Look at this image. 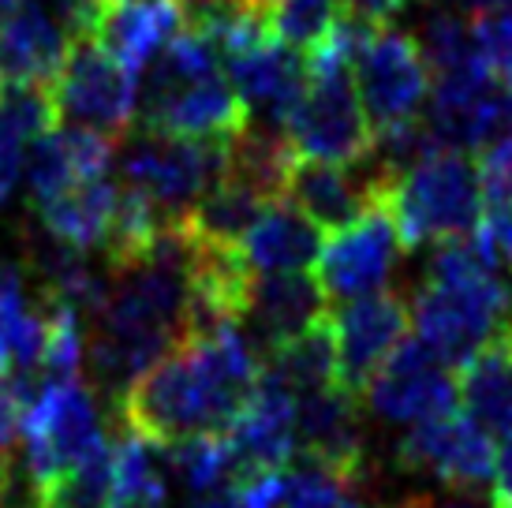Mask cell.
Masks as SVG:
<instances>
[{"instance_id":"cell-1","label":"cell","mask_w":512,"mask_h":508,"mask_svg":"<svg viewBox=\"0 0 512 508\" xmlns=\"http://www.w3.org/2000/svg\"><path fill=\"white\" fill-rule=\"evenodd\" d=\"M262 378V355L240 325L180 340L116 400L139 438L169 449L191 434H225Z\"/></svg>"},{"instance_id":"cell-2","label":"cell","mask_w":512,"mask_h":508,"mask_svg":"<svg viewBox=\"0 0 512 508\" xmlns=\"http://www.w3.org/2000/svg\"><path fill=\"white\" fill-rule=\"evenodd\" d=\"M385 206L397 221L404 251L471 236L486 210L475 161L456 150H441L427 165L389 180Z\"/></svg>"},{"instance_id":"cell-3","label":"cell","mask_w":512,"mask_h":508,"mask_svg":"<svg viewBox=\"0 0 512 508\" xmlns=\"http://www.w3.org/2000/svg\"><path fill=\"white\" fill-rule=\"evenodd\" d=\"M512 314V292L498 277L471 281H430L415 292V329L419 340L445 367L464 370L475 355L501 337Z\"/></svg>"},{"instance_id":"cell-4","label":"cell","mask_w":512,"mask_h":508,"mask_svg":"<svg viewBox=\"0 0 512 508\" xmlns=\"http://www.w3.org/2000/svg\"><path fill=\"white\" fill-rule=\"evenodd\" d=\"M225 150L221 142L176 139L139 127L124 142V187L150 198L161 213L184 217L225 176Z\"/></svg>"},{"instance_id":"cell-5","label":"cell","mask_w":512,"mask_h":508,"mask_svg":"<svg viewBox=\"0 0 512 508\" xmlns=\"http://www.w3.org/2000/svg\"><path fill=\"white\" fill-rule=\"evenodd\" d=\"M53 98L60 120H72V127L98 131L116 142L135 124L139 90L128 68H120L94 38H83L72 45L68 64L53 83Z\"/></svg>"},{"instance_id":"cell-6","label":"cell","mask_w":512,"mask_h":508,"mask_svg":"<svg viewBox=\"0 0 512 508\" xmlns=\"http://www.w3.org/2000/svg\"><path fill=\"white\" fill-rule=\"evenodd\" d=\"M23 460L42 482H53L90 460L105 445L94 396L75 385H49L34 396L23 423Z\"/></svg>"},{"instance_id":"cell-7","label":"cell","mask_w":512,"mask_h":508,"mask_svg":"<svg viewBox=\"0 0 512 508\" xmlns=\"http://www.w3.org/2000/svg\"><path fill=\"white\" fill-rule=\"evenodd\" d=\"M400 251L404 243H400L397 221L382 198L356 225L329 232L314 262V281L326 292V299H344V303L367 299L385 288L389 273L397 269Z\"/></svg>"},{"instance_id":"cell-8","label":"cell","mask_w":512,"mask_h":508,"mask_svg":"<svg viewBox=\"0 0 512 508\" xmlns=\"http://www.w3.org/2000/svg\"><path fill=\"white\" fill-rule=\"evenodd\" d=\"M363 404L385 423L415 426L423 419L453 415L460 404V385L423 340L408 337L374 370V378L363 389Z\"/></svg>"},{"instance_id":"cell-9","label":"cell","mask_w":512,"mask_h":508,"mask_svg":"<svg viewBox=\"0 0 512 508\" xmlns=\"http://www.w3.org/2000/svg\"><path fill=\"white\" fill-rule=\"evenodd\" d=\"M352 75L374 131L419 116V105L430 94V68L419 53V42L393 27H382L370 38Z\"/></svg>"},{"instance_id":"cell-10","label":"cell","mask_w":512,"mask_h":508,"mask_svg":"<svg viewBox=\"0 0 512 508\" xmlns=\"http://www.w3.org/2000/svg\"><path fill=\"white\" fill-rule=\"evenodd\" d=\"M397 464L404 471H430L449 490H483L494 482L498 452L483 426L453 411L415 423L400 438Z\"/></svg>"},{"instance_id":"cell-11","label":"cell","mask_w":512,"mask_h":508,"mask_svg":"<svg viewBox=\"0 0 512 508\" xmlns=\"http://www.w3.org/2000/svg\"><path fill=\"white\" fill-rule=\"evenodd\" d=\"M408 303L397 292H374L367 299H352L333 311V337H337V385L348 396L363 400L367 381L389 355L408 340Z\"/></svg>"},{"instance_id":"cell-12","label":"cell","mask_w":512,"mask_h":508,"mask_svg":"<svg viewBox=\"0 0 512 508\" xmlns=\"http://www.w3.org/2000/svg\"><path fill=\"white\" fill-rule=\"evenodd\" d=\"M225 75L228 83L236 86L240 101L247 105L251 124L285 135L288 120H292L299 98H303V86H307L303 57H296L270 30L251 49H243L236 57H225Z\"/></svg>"},{"instance_id":"cell-13","label":"cell","mask_w":512,"mask_h":508,"mask_svg":"<svg viewBox=\"0 0 512 508\" xmlns=\"http://www.w3.org/2000/svg\"><path fill=\"white\" fill-rule=\"evenodd\" d=\"M232 456H236V479L247 475H270L285 471L296 460V396H288L273 378H258V389L240 408V415L225 430Z\"/></svg>"},{"instance_id":"cell-14","label":"cell","mask_w":512,"mask_h":508,"mask_svg":"<svg viewBox=\"0 0 512 508\" xmlns=\"http://www.w3.org/2000/svg\"><path fill=\"white\" fill-rule=\"evenodd\" d=\"M385 187H389V180L378 176L374 169L356 176L352 165H329V161L296 157L285 198L299 213H307L322 232H341L382 202Z\"/></svg>"},{"instance_id":"cell-15","label":"cell","mask_w":512,"mask_h":508,"mask_svg":"<svg viewBox=\"0 0 512 508\" xmlns=\"http://www.w3.org/2000/svg\"><path fill=\"white\" fill-rule=\"evenodd\" d=\"M296 438L299 456L329 467L337 479L356 486L363 479V423L359 400L341 385L318 389L296 400Z\"/></svg>"},{"instance_id":"cell-16","label":"cell","mask_w":512,"mask_h":508,"mask_svg":"<svg viewBox=\"0 0 512 508\" xmlns=\"http://www.w3.org/2000/svg\"><path fill=\"white\" fill-rule=\"evenodd\" d=\"M72 45V34L45 8L15 4L0 19V86H53Z\"/></svg>"},{"instance_id":"cell-17","label":"cell","mask_w":512,"mask_h":508,"mask_svg":"<svg viewBox=\"0 0 512 508\" xmlns=\"http://www.w3.org/2000/svg\"><path fill=\"white\" fill-rule=\"evenodd\" d=\"M184 27V0H116V4H105L94 42L120 68L139 75L165 53V45Z\"/></svg>"},{"instance_id":"cell-18","label":"cell","mask_w":512,"mask_h":508,"mask_svg":"<svg viewBox=\"0 0 512 508\" xmlns=\"http://www.w3.org/2000/svg\"><path fill=\"white\" fill-rule=\"evenodd\" d=\"M326 314L329 299L314 277H307V273H258L251 284L243 322H251L255 348L266 359L273 348L299 337L303 329H311Z\"/></svg>"},{"instance_id":"cell-19","label":"cell","mask_w":512,"mask_h":508,"mask_svg":"<svg viewBox=\"0 0 512 508\" xmlns=\"http://www.w3.org/2000/svg\"><path fill=\"white\" fill-rule=\"evenodd\" d=\"M113 146V139L72 124L53 127L49 135H42L27 154V184L34 206H42V202L64 195V191H72L86 180L109 176Z\"/></svg>"},{"instance_id":"cell-20","label":"cell","mask_w":512,"mask_h":508,"mask_svg":"<svg viewBox=\"0 0 512 508\" xmlns=\"http://www.w3.org/2000/svg\"><path fill=\"white\" fill-rule=\"evenodd\" d=\"M322 228L307 213H299L288 198L273 202L247 232L243 254L255 273H303L322 254Z\"/></svg>"},{"instance_id":"cell-21","label":"cell","mask_w":512,"mask_h":508,"mask_svg":"<svg viewBox=\"0 0 512 508\" xmlns=\"http://www.w3.org/2000/svg\"><path fill=\"white\" fill-rule=\"evenodd\" d=\"M262 374L273 378L288 396H311L318 389L337 385V337H333V311L318 318L299 337L273 348L262 363Z\"/></svg>"},{"instance_id":"cell-22","label":"cell","mask_w":512,"mask_h":508,"mask_svg":"<svg viewBox=\"0 0 512 508\" xmlns=\"http://www.w3.org/2000/svg\"><path fill=\"white\" fill-rule=\"evenodd\" d=\"M116 198H120V187L101 176V180H86V184L72 187L64 195L49 198L34 210H38L42 228L49 236L72 243L79 251H90V247H105V236H109L116 213Z\"/></svg>"},{"instance_id":"cell-23","label":"cell","mask_w":512,"mask_h":508,"mask_svg":"<svg viewBox=\"0 0 512 508\" xmlns=\"http://www.w3.org/2000/svg\"><path fill=\"white\" fill-rule=\"evenodd\" d=\"M460 404L486 434H512V355L494 340L460 370Z\"/></svg>"},{"instance_id":"cell-24","label":"cell","mask_w":512,"mask_h":508,"mask_svg":"<svg viewBox=\"0 0 512 508\" xmlns=\"http://www.w3.org/2000/svg\"><path fill=\"white\" fill-rule=\"evenodd\" d=\"M273 202L221 176L206 195L187 210V225L202 243H221V247H243L247 232L258 225V217L270 210Z\"/></svg>"},{"instance_id":"cell-25","label":"cell","mask_w":512,"mask_h":508,"mask_svg":"<svg viewBox=\"0 0 512 508\" xmlns=\"http://www.w3.org/2000/svg\"><path fill=\"white\" fill-rule=\"evenodd\" d=\"M161 445L139 438L124 426L113 441V497L109 508H169L165 475H161Z\"/></svg>"},{"instance_id":"cell-26","label":"cell","mask_w":512,"mask_h":508,"mask_svg":"<svg viewBox=\"0 0 512 508\" xmlns=\"http://www.w3.org/2000/svg\"><path fill=\"white\" fill-rule=\"evenodd\" d=\"M419 53L430 68V83L438 79H468V75H490L475 45L471 19L460 12H438L427 19L423 34L415 38Z\"/></svg>"},{"instance_id":"cell-27","label":"cell","mask_w":512,"mask_h":508,"mask_svg":"<svg viewBox=\"0 0 512 508\" xmlns=\"http://www.w3.org/2000/svg\"><path fill=\"white\" fill-rule=\"evenodd\" d=\"M161 452H165V464L176 471V479L191 490V497L210 494L236 479V456L225 434H191Z\"/></svg>"},{"instance_id":"cell-28","label":"cell","mask_w":512,"mask_h":508,"mask_svg":"<svg viewBox=\"0 0 512 508\" xmlns=\"http://www.w3.org/2000/svg\"><path fill=\"white\" fill-rule=\"evenodd\" d=\"M337 19H341V0H277L270 27L292 53L307 57L333 34Z\"/></svg>"},{"instance_id":"cell-29","label":"cell","mask_w":512,"mask_h":508,"mask_svg":"<svg viewBox=\"0 0 512 508\" xmlns=\"http://www.w3.org/2000/svg\"><path fill=\"white\" fill-rule=\"evenodd\" d=\"M109 497H113V445L105 441L75 471L45 482L42 508H109Z\"/></svg>"},{"instance_id":"cell-30","label":"cell","mask_w":512,"mask_h":508,"mask_svg":"<svg viewBox=\"0 0 512 508\" xmlns=\"http://www.w3.org/2000/svg\"><path fill=\"white\" fill-rule=\"evenodd\" d=\"M281 497H285V471H270V475L232 479L210 494H199L191 508H281Z\"/></svg>"},{"instance_id":"cell-31","label":"cell","mask_w":512,"mask_h":508,"mask_svg":"<svg viewBox=\"0 0 512 508\" xmlns=\"http://www.w3.org/2000/svg\"><path fill=\"white\" fill-rule=\"evenodd\" d=\"M471 30H475V45H479V57L490 79L512 90V8L479 12L471 19Z\"/></svg>"},{"instance_id":"cell-32","label":"cell","mask_w":512,"mask_h":508,"mask_svg":"<svg viewBox=\"0 0 512 508\" xmlns=\"http://www.w3.org/2000/svg\"><path fill=\"white\" fill-rule=\"evenodd\" d=\"M486 206H512V135L471 157Z\"/></svg>"},{"instance_id":"cell-33","label":"cell","mask_w":512,"mask_h":508,"mask_svg":"<svg viewBox=\"0 0 512 508\" xmlns=\"http://www.w3.org/2000/svg\"><path fill=\"white\" fill-rule=\"evenodd\" d=\"M490 490H494V508H512V434H505V438H501L498 464H494V482H490Z\"/></svg>"},{"instance_id":"cell-34","label":"cell","mask_w":512,"mask_h":508,"mask_svg":"<svg viewBox=\"0 0 512 508\" xmlns=\"http://www.w3.org/2000/svg\"><path fill=\"white\" fill-rule=\"evenodd\" d=\"M404 508H486V505H475V501H445V505H438V501H430V497H415V501H408Z\"/></svg>"},{"instance_id":"cell-35","label":"cell","mask_w":512,"mask_h":508,"mask_svg":"<svg viewBox=\"0 0 512 508\" xmlns=\"http://www.w3.org/2000/svg\"><path fill=\"white\" fill-rule=\"evenodd\" d=\"M468 8L475 15H479V12H498V8H512V0H468Z\"/></svg>"},{"instance_id":"cell-36","label":"cell","mask_w":512,"mask_h":508,"mask_svg":"<svg viewBox=\"0 0 512 508\" xmlns=\"http://www.w3.org/2000/svg\"><path fill=\"white\" fill-rule=\"evenodd\" d=\"M251 4H255L258 12H266V15H270V12H273V4H277V0H251Z\"/></svg>"},{"instance_id":"cell-37","label":"cell","mask_w":512,"mask_h":508,"mask_svg":"<svg viewBox=\"0 0 512 508\" xmlns=\"http://www.w3.org/2000/svg\"><path fill=\"white\" fill-rule=\"evenodd\" d=\"M15 4H19V0H0V19H4V15H8V12H12V8H15Z\"/></svg>"},{"instance_id":"cell-38","label":"cell","mask_w":512,"mask_h":508,"mask_svg":"<svg viewBox=\"0 0 512 508\" xmlns=\"http://www.w3.org/2000/svg\"><path fill=\"white\" fill-rule=\"evenodd\" d=\"M105 4H116V0H105Z\"/></svg>"},{"instance_id":"cell-39","label":"cell","mask_w":512,"mask_h":508,"mask_svg":"<svg viewBox=\"0 0 512 508\" xmlns=\"http://www.w3.org/2000/svg\"><path fill=\"white\" fill-rule=\"evenodd\" d=\"M509 266H512V254H509Z\"/></svg>"},{"instance_id":"cell-40","label":"cell","mask_w":512,"mask_h":508,"mask_svg":"<svg viewBox=\"0 0 512 508\" xmlns=\"http://www.w3.org/2000/svg\"><path fill=\"white\" fill-rule=\"evenodd\" d=\"M400 508H404V505H400Z\"/></svg>"}]
</instances>
